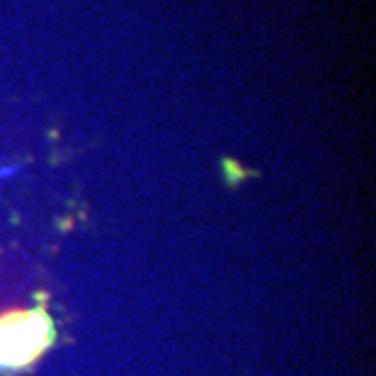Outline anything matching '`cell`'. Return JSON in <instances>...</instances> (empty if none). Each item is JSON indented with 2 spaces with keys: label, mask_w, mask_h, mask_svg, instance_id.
<instances>
[{
  "label": "cell",
  "mask_w": 376,
  "mask_h": 376,
  "mask_svg": "<svg viewBox=\"0 0 376 376\" xmlns=\"http://www.w3.org/2000/svg\"><path fill=\"white\" fill-rule=\"evenodd\" d=\"M53 343L44 307L0 316V370H17L38 359Z\"/></svg>",
  "instance_id": "cell-1"
}]
</instances>
